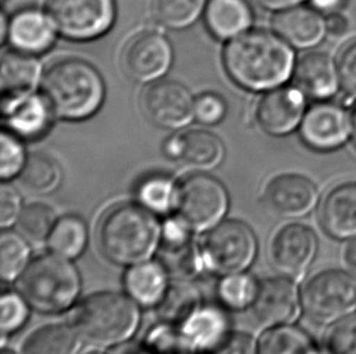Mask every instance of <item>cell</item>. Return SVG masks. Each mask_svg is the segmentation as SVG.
<instances>
[{
    "mask_svg": "<svg viewBox=\"0 0 356 354\" xmlns=\"http://www.w3.org/2000/svg\"><path fill=\"white\" fill-rule=\"evenodd\" d=\"M227 74L250 90L274 89L289 79L294 53L284 39L264 31L240 34L224 51Z\"/></svg>",
    "mask_w": 356,
    "mask_h": 354,
    "instance_id": "1",
    "label": "cell"
},
{
    "mask_svg": "<svg viewBox=\"0 0 356 354\" xmlns=\"http://www.w3.org/2000/svg\"><path fill=\"white\" fill-rule=\"evenodd\" d=\"M143 205L124 203L102 216L97 245L112 264L134 266L149 261L159 250L162 227Z\"/></svg>",
    "mask_w": 356,
    "mask_h": 354,
    "instance_id": "2",
    "label": "cell"
},
{
    "mask_svg": "<svg viewBox=\"0 0 356 354\" xmlns=\"http://www.w3.org/2000/svg\"><path fill=\"white\" fill-rule=\"evenodd\" d=\"M42 95L54 115L63 119H86L100 108L105 85L92 65L79 58H63L44 73Z\"/></svg>",
    "mask_w": 356,
    "mask_h": 354,
    "instance_id": "3",
    "label": "cell"
},
{
    "mask_svg": "<svg viewBox=\"0 0 356 354\" xmlns=\"http://www.w3.org/2000/svg\"><path fill=\"white\" fill-rule=\"evenodd\" d=\"M70 324L90 345L116 347L128 342L138 330L139 307L129 295L94 292L73 308Z\"/></svg>",
    "mask_w": 356,
    "mask_h": 354,
    "instance_id": "4",
    "label": "cell"
},
{
    "mask_svg": "<svg viewBox=\"0 0 356 354\" xmlns=\"http://www.w3.org/2000/svg\"><path fill=\"white\" fill-rule=\"evenodd\" d=\"M24 301L40 313L55 314L74 305L82 280L71 260L58 255H40L29 262L16 283Z\"/></svg>",
    "mask_w": 356,
    "mask_h": 354,
    "instance_id": "5",
    "label": "cell"
},
{
    "mask_svg": "<svg viewBox=\"0 0 356 354\" xmlns=\"http://www.w3.org/2000/svg\"><path fill=\"white\" fill-rule=\"evenodd\" d=\"M200 246L203 267L218 276L245 272L258 250L254 232L237 220H225L207 230Z\"/></svg>",
    "mask_w": 356,
    "mask_h": 354,
    "instance_id": "6",
    "label": "cell"
},
{
    "mask_svg": "<svg viewBox=\"0 0 356 354\" xmlns=\"http://www.w3.org/2000/svg\"><path fill=\"white\" fill-rule=\"evenodd\" d=\"M229 206L225 187L208 175H193L177 187V217L193 232H206L222 222Z\"/></svg>",
    "mask_w": 356,
    "mask_h": 354,
    "instance_id": "7",
    "label": "cell"
},
{
    "mask_svg": "<svg viewBox=\"0 0 356 354\" xmlns=\"http://www.w3.org/2000/svg\"><path fill=\"white\" fill-rule=\"evenodd\" d=\"M302 306L312 321L320 324L336 323L355 308L356 278L343 271L315 274L304 287Z\"/></svg>",
    "mask_w": 356,
    "mask_h": 354,
    "instance_id": "8",
    "label": "cell"
},
{
    "mask_svg": "<svg viewBox=\"0 0 356 354\" xmlns=\"http://www.w3.org/2000/svg\"><path fill=\"white\" fill-rule=\"evenodd\" d=\"M54 28L73 40H89L106 33L116 15L115 0H48Z\"/></svg>",
    "mask_w": 356,
    "mask_h": 354,
    "instance_id": "9",
    "label": "cell"
},
{
    "mask_svg": "<svg viewBox=\"0 0 356 354\" xmlns=\"http://www.w3.org/2000/svg\"><path fill=\"white\" fill-rule=\"evenodd\" d=\"M318 248V237L310 227L289 224L271 237L268 258L276 272L296 280L303 277L312 266Z\"/></svg>",
    "mask_w": 356,
    "mask_h": 354,
    "instance_id": "10",
    "label": "cell"
},
{
    "mask_svg": "<svg viewBox=\"0 0 356 354\" xmlns=\"http://www.w3.org/2000/svg\"><path fill=\"white\" fill-rule=\"evenodd\" d=\"M141 110L146 118L164 129H178L188 124L195 115V101L183 84L162 81L145 89Z\"/></svg>",
    "mask_w": 356,
    "mask_h": 354,
    "instance_id": "11",
    "label": "cell"
},
{
    "mask_svg": "<svg viewBox=\"0 0 356 354\" xmlns=\"http://www.w3.org/2000/svg\"><path fill=\"white\" fill-rule=\"evenodd\" d=\"M193 233L178 217L169 219L162 227L159 262L174 280H191L204 268Z\"/></svg>",
    "mask_w": 356,
    "mask_h": 354,
    "instance_id": "12",
    "label": "cell"
},
{
    "mask_svg": "<svg viewBox=\"0 0 356 354\" xmlns=\"http://www.w3.org/2000/svg\"><path fill=\"white\" fill-rule=\"evenodd\" d=\"M172 58V47L167 39L154 32H145L127 43L120 63L130 79L146 83L162 77L168 71Z\"/></svg>",
    "mask_w": 356,
    "mask_h": 354,
    "instance_id": "13",
    "label": "cell"
},
{
    "mask_svg": "<svg viewBox=\"0 0 356 354\" xmlns=\"http://www.w3.org/2000/svg\"><path fill=\"white\" fill-rule=\"evenodd\" d=\"M250 310L255 321L261 326H287L300 312L298 287L293 279L284 276L268 278L258 284Z\"/></svg>",
    "mask_w": 356,
    "mask_h": 354,
    "instance_id": "14",
    "label": "cell"
},
{
    "mask_svg": "<svg viewBox=\"0 0 356 354\" xmlns=\"http://www.w3.org/2000/svg\"><path fill=\"white\" fill-rule=\"evenodd\" d=\"M316 186L307 177L284 174L275 177L264 192L269 210L282 219H300L308 215L318 204Z\"/></svg>",
    "mask_w": 356,
    "mask_h": 354,
    "instance_id": "15",
    "label": "cell"
},
{
    "mask_svg": "<svg viewBox=\"0 0 356 354\" xmlns=\"http://www.w3.org/2000/svg\"><path fill=\"white\" fill-rule=\"evenodd\" d=\"M350 129L349 117L343 107L331 102H320L304 115L300 136L313 149L331 151L347 141Z\"/></svg>",
    "mask_w": 356,
    "mask_h": 354,
    "instance_id": "16",
    "label": "cell"
},
{
    "mask_svg": "<svg viewBox=\"0 0 356 354\" xmlns=\"http://www.w3.org/2000/svg\"><path fill=\"white\" fill-rule=\"evenodd\" d=\"M304 112L305 95L298 87H277L261 97L257 120L266 134L284 136L298 126Z\"/></svg>",
    "mask_w": 356,
    "mask_h": 354,
    "instance_id": "17",
    "label": "cell"
},
{
    "mask_svg": "<svg viewBox=\"0 0 356 354\" xmlns=\"http://www.w3.org/2000/svg\"><path fill=\"white\" fill-rule=\"evenodd\" d=\"M165 153L191 168H216L224 158V144L217 135L204 130H193L169 140Z\"/></svg>",
    "mask_w": 356,
    "mask_h": 354,
    "instance_id": "18",
    "label": "cell"
},
{
    "mask_svg": "<svg viewBox=\"0 0 356 354\" xmlns=\"http://www.w3.org/2000/svg\"><path fill=\"white\" fill-rule=\"evenodd\" d=\"M320 222L334 239L356 238V183H343L328 192L321 205Z\"/></svg>",
    "mask_w": 356,
    "mask_h": 354,
    "instance_id": "19",
    "label": "cell"
},
{
    "mask_svg": "<svg viewBox=\"0 0 356 354\" xmlns=\"http://www.w3.org/2000/svg\"><path fill=\"white\" fill-rule=\"evenodd\" d=\"M39 63L29 53H8L1 58V107L3 112L31 95L39 79Z\"/></svg>",
    "mask_w": 356,
    "mask_h": 354,
    "instance_id": "20",
    "label": "cell"
},
{
    "mask_svg": "<svg viewBox=\"0 0 356 354\" xmlns=\"http://www.w3.org/2000/svg\"><path fill=\"white\" fill-rule=\"evenodd\" d=\"M293 79L304 95L326 100L337 91L339 74L332 58L323 53H309L294 66Z\"/></svg>",
    "mask_w": 356,
    "mask_h": 354,
    "instance_id": "21",
    "label": "cell"
},
{
    "mask_svg": "<svg viewBox=\"0 0 356 354\" xmlns=\"http://www.w3.org/2000/svg\"><path fill=\"white\" fill-rule=\"evenodd\" d=\"M275 32L294 48L309 49L321 43L327 32L326 22L318 11L308 8H289L275 16Z\"/></svg>",
    "mask_w": 356,
    "mask_h": 354,
    "instance_id": "22",
    "label": "cell"
},
{
    "mask_svg": "<svg viewBox=\"0 0 356 354\" xmlns=\"http://www.w3.org/2000/svg\"><path fill=\"white\" fill-rule=\"evenodd\" d=\"M53 24L35 9L21 10L9 21V42L19 53L37 55L47 51L54 43Z\"/></svg>",
    "mask_w": 356,
    "mask_h": 354,
    "instance_id": "23",
    "label": "cell"
},
{
    "mask_svg": "<svg viewBox=\"0 0 356 354\" xmlns=\"http://www.w3.org/2000/svg\"><path fill=\"white\" fill-rule=\"evenodd\" d=\"M181 326L196 353H206L232 334L227 314L217 307H200Z\"/></svg>",
    "mask_w": 356,
    "mask_h": 354,
    "instance_id": "24",
    "label": "cell"
},
{
    "mask_svg": "<svg viewBox=\"0 0 356 354\" xmlns=\"http://www.w3.org/2000/svg\"><path fill=\"white\" fill-rule=\"evenodd\" d=\"M168 277L159 262L146 261L134 264L125 273V290L138 305L156 307L168 289Z\"/></svg>",
    "mask_w": 356,
    "mask_h": 354,
    "instance_id": "25",
    "label": "cell"
},
{
    "mask_svg": "<svg viewBox=\"0 0 356 354\" xmlns=\"http://www.w3.org/2000/svg\"><path fill=\"white\" fill-rule=\"evenodd\" d=\"M82 339L71 324L51 323L24 337L19 354H77Z\"/></svg>",
    "mask_w": 356,
    "mask_h": 354,
    "instance_id": "26",
    "label": "cell"
},
{
    "mask_svg": "<svg viewBox=\"0 0 356 354\" xmlns=\"http://www.w3.org/2000/svg\"><path fill=\"white\" fill-rule=\"evenodd\" d=\"M206 24L217 38H234L250 27L252 11L245 0H211L206 9Z\"/></svg>",
    "mask_w": 356,
    "mask_h": 354,
    "instance_id": "27",
    "label": "cell"
},
{
    "mask_svg": "<svg viewBox=\"0 0 356 354\" xmlns=\"http://www.w3.org/2000/svg\"><path fill=\"white\" fill-rule=\"evenodd\" d=\"M3 113L15 134L24 139H37L48 131L51 110L43 97L29 95Z\"/></svg>",
    "mask_w": 356,
    "mask_h": 354,
    "instance_id": "28",
    "label": "cell"
},
{
    "mask_svg": "<svg viewBox=\"0 0 356 354\" xmlns=\"http://www.w3.org/2000/svg\"><path fill=\"white\" fill-rule=\"evenodd\" d=\"M201 307V294L190 280H174L156 306L161 321L183 326Z\"/></svg>",
    "mask_w": 356,
    "mask_h": 354,
    "instance_id": "29",
    "label": "cell"
},
{
    "mask_svg": "<svg viewBox=\"0 0 356 354\" xmlns=\"http://www.w3.org/2000/svg\"><path fill=\"white\" fill-rule=\"evenodd\" d=\"M258 354H321L315 341L298 326L269 328L258 341Z\"/></svg>",
    "mask_w": 356,
    "mask_h": 354,
    "instance_id": "30",
    "label": "cell"
},
{
    "mask_svg": "<svg viewBox=\"0 0 356 354\" xmlns=\"http://www.w3.org/2000/svg\"><path fill=\"white\" fill-rule=\"evenodd\" d=\"M89 239L86 222L78 216H63L58 219L49 235V249L65 259H77L86 250Z\"/></svg>",
    "mask_w": 356,
    "mask_h": 354,
    "instance_id": "31",
    "label": "cell"
},
{
    "mask_svg": "<svg viewBox=\"0 0 356 354\" xmlns=\"http://www.w3.org/2000/svg\"><path fill=\"white\" fill-rule=\"evenodd\" d=\"M61 181V170L53 159L42 153L29 157L19 173L21 186L31 194L44 196L58 188Z\"/></svg>",
    "mask_w": 356,
    "mask_h": 354,
    "instance_id": "32",
    "label": "cell"
},
{
    "mask_svg": "<svg viewBox=\"0 0 356 354\" xmlns=\"http://www.w3.org/2000/svg\"><path fill=\"white\" fill-rule=\"evenodd\" d=\"M29 240L15 232L4 230L0 235V276L4 282L17 280L29 262Z\"/></svg>",
    "mask_w": 356,
    "mask_h": 354,
    "instance_id": "33",
    "label": "cell"
},
{
    "mask_svg": "<svg viewBox=\"0 0 356 354\" xmlns=\"http://www.w3.org/2000/svg\"><path fill=\"white\" fill-rule=\"evenodd\" d=\"M58 222L55 211L50 206L34 203L21 211L17 220V230L24 239L34 244L47 242Z\"/></svg>",
    "mask_w": 356,
    "mask_h": 354,
    "instance_id": "34",
    "label": "cell"
},
{
    "mask_svg": "<svg viewBox=\"0 0 356 354\" xmlns=\"http://www.w3.org/2000/svg\"><path fill=\"white\" fill-rule=\"evenodd\" d=\"M204 0H154L152 14L159 24L173 29L193 24L202 12Z\"/></svg>",
    "mask_w": 356,
    "mask_h": 354,
    "instance_id": "35",
    "label": "cell"
},
{
    "mask_svg": "<svg viewBox=\"0 0 356 354\" xmlns=\"http://www.w3.org/2000/svg\"><path fill=\"white\" fill-rule=\"evenodd\" d=\"M144 346L151 354H197L181 326L164 321L149 329Z\"/></svg>",
    "mask_w": 356,
    "mask_h": 354,
    "instance_id": "36",
    "label": "cell"
},
{
    "mask_svg": "<svg viewBox=\"0 0 356 354\" xmlns=\"http://www.w3.org/2000/svg\"><path fill=\"white\" fill-rule=\"evenodd\" d=\"M177 188L168 177H146L138 187L140 204L154 214H167L174 209Z\"/></svg>",
    "mask_w": 356,
    "mask_h": 354,
    "instance_id": "37",
    "label": "cell"
},
{
    "mask_svg": "<svg viewBox=\"0 0 356 354\" xmlns=\"http://www.w3.org/2000/svg\"><path fill=\"white\" fill-rule=\"evenodd\" d=\"M258 290V283L245 273H237L222 278L218 287L220 301L234 311H242L252 306Z\"/></svg>",
    "mask_w": 356,
    "mask_h": 354,
    "instance_id": "38",
    "label": "cell"
},
{
    "mask_svg": "<svg viewBox=\"0 0 356 354\" xmlns=\"http://www.w3.org/2000/svg\"><path fill=\"white\" fill-rule=\"evenodd\" d=\"M328 354H356V316L333 323L325 337Z\"/></svg>",
    "mask_w": 356,
    "mask_h": 354,
    "instance_id": "39",
    "label": "cell"
},
{
    "mask_svg": "<svg viewBox=\"0 0 356 354\" xmlns=\"http://www.w3.org/2000/svg\"><path fill=\"white\" fill-rule=\"evenodd\" d=\"M0 329L1 335L14 334L26 324L29 316V305L19 292H5L1 296Z\"/></svg>",
    "mask_w": 356,
    "mask_h": 354,
    "instance_id": "40",
    "label": "cell"
},
{
    "mask_svg": "<svg viewBox=\"0 0 356 354\" xmlns=\"http://www.w3.org/2000/svg\"><path fill=\"white\" fill-rule=\"evenodd\" d=\"M24 153L22 146L13 135L1 134V165L0 175L3 180L11 178L24 168Z\"/></svg>",
    "mask_w": 356,
    "mask_h": 354,
    "instance_id": "41",
    "label": "cell"
},
{
    "mask_svg": "<svg viewBox=\"0 0 356 354\" xmlns=\"http://www.w3.org/2000/svg\"><path fill=\"white\" fill-rule=\"evenodd\" d=\"M225 110V102L216 94H203L195 101V118L202 124H217L224 118Z\"/></svg>",
    "mask_w": 356,
    "mask_h": 354,
    "instance_id": "42",
    "label": "cell"
},
{
    "mask_svg": "<svg viewBox=\"0 0 356 354\" xmlns=\"http://www.w3.org/2000/svg\"><path fill=\"white\" fill-rule=\"evenodd\" d=\"M338 74L343 90L356 97V42L348 44L339 53Z\"/></svg>",
    "mask_w": 356,
    "mask_h": 354,
    "instance_id": "43",
    "label": "cell"
},
{
    "mask_svg": "<svg viewBox=\"0 0 356 354\" xmlns=\"http://www.w3.org/2000/svg\"><path fill=\"white\" fill-rule=\"evenodd\" d=\"M22 211L21 196L14 187L3 185L0 189V226L5 230L19 220Z\"/></svg>",
    "mask_w": 356,
    "mask_h": 354,
    "instance_id": "44",
    "label": "cell"
},
{
    "mask_svg": "<svg viewBox=\"0 0 356 354\" xmlns=\"http://www.w3.org/2000/svg\"><path fill=\"white\" fill-rule=\"evenodd\" d=\"M200 354H258V344L245 332L232 331L220 345L209 352Z\"/></svg>",
    "mask_w": 356,
    "mask_h": 354,
    "instance_id": "45",
    "label": "cell"
},
{
    "mask_svg": "<svg viewBox=\"0 0 356 354\" xmlns=\"http://www.w3.org/2000/svg\"><path fill=\"white\" fill-rule=\"evenodd\" d=\"M349 28V24L346 17H343L342 15L331 14L326 21V29L327 33L331 34L333 37H341L343 34H346Z\"/></svg>",
    "mask_w": 356,
    "mask_h": 354,
    "instance_id": "46",
    "label": "cell"
},
{
    "mask_svg": "<svg viewBox=\"0 0 356 354\" xmlns=\"http://www.w3.org/2000/svg\"><path fill=\"white\" fill-rule=\"evenodd\" d=\"M346 1L347 0H312L314 8L326 14H336L346 5Z\"/></svg>",
    "mask_w": 356,
    "mask_h": 354,
    "instance_id": "47",
    "label": "cell"
},
{
    "mask_svg": "<svg viewBox=\"0 0 356 354\" xmlns=\"http://www.w3.org/2000/svg\"><path fill=\"white\" fill-rule=\"evenodd\" d=\"M110 354H151L145 347L144 344H134V342H125L122 345L113 347Z\"/></svg>",
    "mask_w": 356,
    "mask_h": 354,
    "instance_id": "48",
    "label": "cell"
},
{
    "mask_svg": "<svg viewBox=\"0 0 356 354\" xmlns=\"http://www.w3.org/2000/svg\"><path fill=\"white\" fill-rule=\"evenodd\" d=\"M304 0H257V3L268 10H286L298 5Z\"/></svg>",
    "mask_w": 356,
    "mask_h": 354,
    "instance_id": "49",
    "label": "cell"
},
{
    "mask_svg": "<svg viewBox=\"0 0 356 354\" xmlns=\"http://www.w3.org/2000/svg\"><path fill=\"white\" fill-rule=\"evenodd\" d=\"M344 259H346L348 267L350 268L353 274L356 276V238L350 239V243L344 250Z\"/></svg>",
    "mask_w": 356,
    "mask_h": 354,
    "instance_id": "50",
    "label": "cell"
},
{
    "mask_svg": "<svg viewBox=\"0 0 356 354\" xmlns=\"http://www.w3.org/2000/svg\"><path fill=\"white\" fill-rule=\"evenodd\" d=\"M352 136L354 144H356V106L354 107L352 113Z\"/></svg>",
    "mask_w": 356,
    "mask_h": 354,
    "instance_id": "51",
    "label": "cell"
},
{
    "mask_svg": "<svg viewBox=\"0 0 356 354\" xmlns=\"http://www.w3.org/2000/svg\"><path fill=\"white\" fill-rule=\"evenodd\" d=\"M1 354H16L14 351L10 350V348H6V347H3V351H1Z\"/></svg>",
    "mask_w": 356,
    "mask_h": 354,
    "instance_id": "52",
    "label": "cell"
},
{
    "mask_svg": "<svg viewBox=\"0 0 356 354\" xmlns=\"http://www.w3.org/2000/svg\"><path fill=\"white\" fill-rule=\"evenodd\" d=\"M82 354H104V353H102V351L90 350V351H87V352H84V353H82Z\"/></svg>",
    "mask_w": 356,
    "mask_h": 354,
    "instance_id": "53",
    "label": "cell"
}]
</instances>
